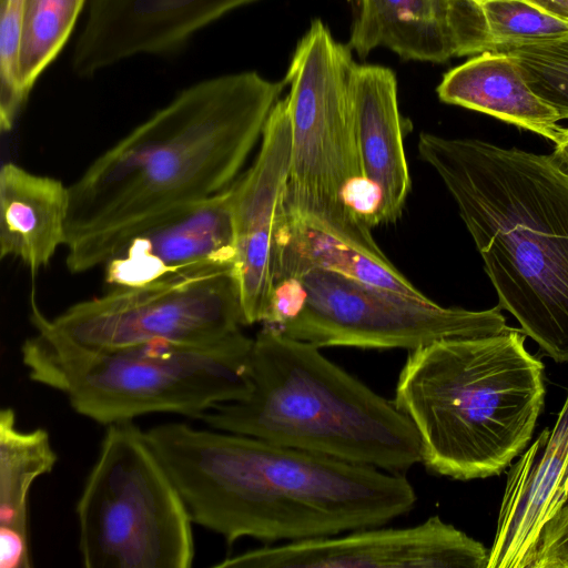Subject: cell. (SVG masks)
I'll return each mask as SVG.
<instances>
[{
  "label": "cell",
  "instance_id": "obj_1",
  "mask_svg": "<svg viewBox=\"0 0 568 568\" xmlns=\"http://www.w3.org/2000/svg\"><path fill=\"white\" fill-rule=\"evenodd\" d=\"M285 85L256 71L202 80L100 154L69 185L68 271L103 266L141 229L227 190Z\"/></svg>",
  "mask_w": 568,
  "mask_h": 568
},
{
  "label": "cell",
  "instance_id": "obj_2",
  "mask_svg": "<svg viewBox=\"0 0 568 568\" xmlns=\"http://www.w3.org/2000/svg\"><path fill=\"white\" fill-rule=\"evenodd\" d=\"M146 438L193 524L229 545L335 536L383 526L414 508L402 474L253 436L160 424Z\"/></svg>",
  "mask_w": 568,
  "mask_h": 568
},
{
  "label": "cell",
  "instance_id": "obj_3",
  "mask_svg": "<svg viewBox=\"0 0 568 568\" xmlns=\"http://www.w3.org/2000/svg\"><path fill=\"white\" fill-rule=\"evenodd\" d=\"M497 293L526 336L568 363V171L552 155L423 132Z\"/></svg>",
  "mask_w": 568,
  "mask_h": 568
},
{
  "label": "cell",
  "instance_id": "obj_4",
  "mask_svg": "<svg viewBox=\"0 0 568 568\" xmlns=\"http://www.w3.org/2000/svg\"><path fill=\"white\" fill-rule=\"evenodd\" d=\"M521 329L410 349L394 403L414 424L422 462L458 480L500 475L532 438L544 407V364Z\"/></svg>",
  "mask_w": 568,
  "mask_h": 568
},
{
  "label": "cell",
  "instance_id": "obj_5",
  "mask_svg": "<svg viewBox=\"0 0 568 568\" xmlns=\"http://www.w3.org/2000/svg\"><path fill=\"white\" fill-rule=\"evenodd\" d=\"M250 393L199 419L332 458L403 473L422 462L412 420L326 358L320 347L263 326L253 341Z\"/></svg>",
  "mask_w": 568,
  "mask_h": 568
},
{
  "label": "cell",
  "instance_id": "obj_6",
  "mask_svg": "<svg viewBox=\"0 0 568 568\" xmlns=\"http://www.w3.org/2000/svg\"><path fill=\"white\" fill-rule=\"evenodd\" d=\"M31 322L36 334L21 346L30 379L63 393L79 415L105 426L152 413L199 419L251 389L254 338L242 329L211 344L90 348L59 334L33 301Z\"/></svg>",
  "mask_w": 568,
  "mask_h": 568
},
{
  "label": "cell",
  "instance_id": "obj_7",
  "mask_svg": "<svg viewBox=\"0 0 568 568\" xmlns=\"http://www.w3.org/2000/svg\"><path fill=\"white\" fill-rule=\"evenodd\" d=\"M348 45L320 19L302 37L284 78L290 85L291 163L284 212L372 253V202L354 141Z\"/></svg>",
  "mask_w": 568,
  "mask_h": 568
},
{
  "label": "cell",
  "instance_id": "obj_8",
  "mask_svg": "<svg viewBox=\"0 0 568 568\" xmlns=\"http://www.w3.org/2000/svg\"><path fill=\"white\" fill-rule=\"evenodd\" d=\"M87 568H190L192 519L165 466L133 420L106 426L75 506Z\"/></svg>",
  "mask_w": 568,
  "mask_h": 568
},
{
  "label": "cell",
  "instance_id": "obj_9",
  "mask_svg": "<svg viewBox=\"0 0 568 568\" xmlns=\"http://www.w3.org/2000/svg\"><path fill=\"white\" fill-rule=\"evenodd\" d=\"M263 326L318 347L407 348L448 338L499 334L509 326L497 305L444 307L353 278L312 270L274 284Z\"/></svg>",
  "mask_w": 568,
  "mask_h": 568
},
{
  "label": "cell",
  "instance_id": "obj_10",
  "mask_svg": "<svg viewBox=\"0 0 568 568\" xmlns=\"http://www.w3.org/2000/svg\"><path fill=\"white\" fill-rule=\"evenodd\" d=\"M52 327L90 348H116L156 341L219 342L246 325L234 271L166 285L109 288L78 302Z\"/></svg>",
  "mask_w": 568,
  "mask_h": 568
},
{
  "label": "cell",
  "instance_id": "obj_11",
  "mask_svg": "<svg viewBox=\"0 0 568 568\" xmlns=\"http://www.w3.org/2000/svg\"><path fill=\"white\" fill-rule=\"evenodd\" d=\"M489 550L439 516L405 528L382 526L264 546L219 568H487Z\"/></svg>",
  "mask_w": 568,
  "mask_h": 568
},
{
  "label": "cell",
  "instance_id": "obj_12",
  "mask_svg": "<svg viewBox=\"0 0 568 568\" xmlns=\"http://www.w3.org/2000/svg\"><path fill=\"white\" fill-rule=\"evenodd\" d=\"M231 186L130 236L106 261L109 288L166 285L234 271Z\"/></svg>",
  "mask_w": 568,
  "mask_h": 568
},
{
  "label": "cell",
  "instance_id": "obj_13",
  "mask_svg": "<svg viewBox=\"0 0 568 568\" xmlns=\"http://www.w3.org/2000/svg\"><path fill=\"white\" fill-rule=\"evenodd\" d=\"M292 131L286 99L272 109L253 164L231 185L237 280L245 324L263 323L274 291Z\"/></svg>",
  "mask_w": 568,
  "mask_h": 568
},
{
  "label": "cell",
  "instance_id": "obj_14",
  "mask_svg": "<svg viewBox=\"0 0 568 568\" xmlns=\"http://www.w3.org/2000/svg\"><path fill=\"white\" fill-rule=\"evenodd\" d=\"M256 0H91L71 59L92 77L139 54H162L227 12Z\"/></svg>",
  "mask_w": 568,
  "mask_h": 568
},
{
  "label": "cell",
  "instance_id": "obj_15",
  "mask_svg": "<svg viewBox=\"0 0 568 568\" xmlns=\"http://www.w3.org/2000/svg\"><path fill=\"white\" fill-rule=\"evenodd\" d=\"M348 48L365 58L387 48L403 60L443 63L490 48L476 0H354Z\"/></svg>",
  "mask_w": 568,
  "mask_h": 568
},
{
  "label": "cell",
  "instance_id": "obj_16",
  "mask_svg": "<svg viewBox=\"0 0 568 568\" xmlns=\"http://www.w3.org/2000/svg\"><path fill=\"white\" fill-rule=\"evenodd\" d=\"M568 394L546 428L510 467L487 568H530L545 524L568 499Z\"/></svg>",
  "mask_w": 568,
  "mask_h": 568
},
{
  "label": "cell",
  "instance_id": "obj_17",
  "mask_svg": "<svg viewBox=\"0 0 568 568\" xmlns=\"http://www.w3.org/2000/svg\"><path fill=\"white\" fill-rule=\"evenodd\" d=\"M351 108L359 170L372 202V226L396 222L410 191L397 81L392 69L355 63Z\"/></svg>",
  "mask_w": 568,
  "mask_h": 568
},
{
  "label": "cell",
  "instance_id": "obj_18",
  "mask_svg": "<svg viewBox=\"0 0 568 568\" xmlns=\"http://www.w3.org/2000/svg\"><path fill=\"white\" fill-rule=\"evenodd\" d=\"M69 186L8 162L0 170V257L21 261L32 273L67 242Z\"/></svg>",
  "mask_w": 568,
  "mask_h": 568
},
{
  "label": "cell",
  "instance_id": "obj_19",
  "mask_svg": "<svg viewBox=\"0 0 568 568\" xmlns=\"http://www.w3.org/2000/svg\"><path fill=\"white\" fill-rule=\"evenodd\" d=\"M440 101L483 112L554 143L564 128L557 111L526 82L506 53L485 51L449 70L437 87Z\"/></svg>",
  "mask_w": 568,
  "mask_h": 568
},
{
  "label": "cell",
  "instance_id": "obj_20",
  "mask_svg": "<svg viewBox=\"0 0 568 568\" xmlns=\"http://www.w3.org/2000/svg\"><path fill=\"white\" fill-rule=\"evenodd\" d=\"M58 456L44 428L23 432L11 407L0 412V567L30 568L29 494Z\"/></svg>",
  "mask_w": 568,
  "mask_h": 568
},
{
  "label": "cell",
  "instance_id": "obj_21",
  "mask_svg": "<svg viewBox=\"0 0 568 568\" xmlns=\"http://www.w3.org/2000/svg\"><path fill=\"white\" fill-rule=\"evenodd\" d=\"M312 270H324L404 295L428 298L384 253L357 247L284 212L276 236L274 284Z\"/></svg>",
  "mask_w": 568,
  "mask_h": 568
},
{
  "label": "cell",
  "instance_id": "obj_22",
  "mask_svg": "<svg viewBox=\"0 0 568 568\" xmlns=\"http://www.w3.org/2000/svg\"><path fill=\"white\" fill-rule=\"evenodd\" d=\"M87 0H23L17 81L28 100L36 81L71 36Z\"/></svg>",
  "mask_w": 568,
  "mask_h": 568
},
{
  "label": "cell",
  "instance_id": "obj_23",
  "mask_svg": "<svg viewBox=\"0 0 568 568\" xmlns=\"http://www.w3.org/2000/svg\"><path fill=\"white\" fill-rule=\"evenodd\" d=\"M519 65L530 89L552 106L560 119H568V36L510 45L493 47Z\"/></svg>",
  "mask_w": 568,
  "mask_h": 568
},
{
  "label": "cell",
  "instance_id": "obj_24",
  "mask_svg": "<svg viewBox=\"0 0 568 568\" xmlns=\"http://www.w3.org/2000/svg\"><path fill=\"white\" fill-rule=\"evenodd\" d=\"M480 6L491 41L488 50L497 45L532 43L568 36V20L525 0H488Z\"/></svg>",
  "mask_w": 568,
  "mask_h": 568
},
{
  "label": "cell",
  "instance_id": "obj_25",
  "mask_svg": "<svg viewBox=\"0 0 568 568\" xmlns=\"http://www.w3.org/2000/svg\"><path fill=\"white\" fill-rule=\"evenodd\" d=\"M23 0H0V128L10 131L27 100L17 81Z\"/></svg>",
  "mask_w": 568,
  "mask_h": 568
},
{
  "label": "cell",
  "instance_id": "obj_26",
  "mask_svg": "<svg viewBox=\"0 0 568 568\" xmlns=\"http://www.w3.org/2000/svg\"><path fill=\"white\" fill-rule=\"evenodd\" d=\"M530 568H568V499L542 527Z\"/></svg>",
  "mask_w": 568,
  "mask_h": 568
},
{
  "label": "cell",
  "instance_id": "obj_27",
  "mask_svg": "<svg viewBox=\"0 0 568 568\" xmlns=\"http://www.w3.org/2000/svg\"><path fill=\"white\" fill-rule=\"evenodd\" d=\"M558 18L568 20V0H525Z\"/></svg>",
  "mask_w": 568,
  "mask_h": 568
},
{
  "label": "cell",
  "instance_id": "obj_28",
  "mask_svg": "<svg viewBox=\"0 0 568 568\" xmlns=\"http://www.w3.org/2000/svg\"><path fill=\"white\" fill-rule=\"evenodd\" d=\"M554 159L568 171V128L562 129L558 141L555 143Z\"/></svg>",
  "mask_w": 568,
  "mask_h": 568
},
{
  "label": "cell",
  "instance_id": "obj_29",
  "mask_svg": "<svg viewBox=\"0 0 568 568\" xmlns=\"http://www.w3.org/2000/svg\"><path fill=\"white\" fill-rule=\"evenodd\" d=\"M476 1L479 2V3H483V2L488 1V0H476Z\"/></svg>",
  "mask_w": 568,
  "mask_h": 568
}]
</instances>
